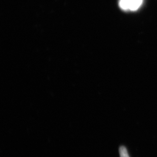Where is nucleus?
<instances>
[{"mask_svg":"<svg viewBox=\"0 0 157 157\" xmlns=\"http://www.w3.org/2000/svg\"><path fill=\"white\" fill-rule=\"evenodd\" d=\"M143 0H121L120 5L124 10L135 11L140 7Z\"/></svg>","mask_w":157,"mask_h":157,"instance_id":"nucleus-1","label":"nucleus"},{"mask_svg":"<svg viewBox=\"0 0 157 157\" xmlns=\"http://www.w3.org/2000/svg\"><path fill=\"white\" fill-rule=\"evenodd\" d=\"M119 154L120 157H130L127 148L124 146H121L119 148Z\"/></svg>","mask_w":157,"mask_h":157,"instance_id":"nucleus-2","label":"nucleus"}]
</instances>
